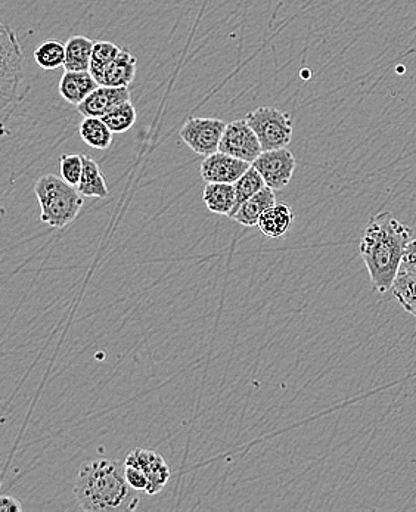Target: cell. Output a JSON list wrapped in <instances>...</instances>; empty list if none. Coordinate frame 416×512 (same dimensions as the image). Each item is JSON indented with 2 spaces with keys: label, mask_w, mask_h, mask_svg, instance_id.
<instances>
[{
  "label": "cell",
  "mask_w": 416,
  "mask_h": 512,
  "mask_svg": "<svg viewBox=\"0 0 416 512\" xmlns=\"http://www.w3.org/2000/svg\"><path fill=\"white\" fill-rule=\"evenodd\" d=\"M412 235L414 231L388 211L375 214L369 220L360 240L359 251L377 293L391 291Z\"/></svg>",
  "instance_id": "1"
},
{
  "label": "cell",
  "mask_w": 416,
  "mask_h": 512,
  "mask_svg": "<svg viewBox=\"0 0 416 512\" xmlns=\"http://www.w3.org/2000/svg\"><path fill=\"white\" fill-rule=\"evenodd\" d=\"M127 483L126 464L113 459L86 462L77 474L74 495L85 511L135 510L139 499Z\"/></svg>",
  "instance_id": "2"
},
{
  "label": "cell",
  "mask_w": 416,
  "mask_h": 512,
  "mask_svg": "<svg viewBox=\"0 0 416 512\" xmlns=\"http://www.w3.org/2000/svg\"><path fill=\"white\" fill-rule=\"evenodd\" d=\"M23 48L11 27L0 26V114L5 126L14 108L26 99L30 86L24 73Z\"/></svg>",
  "instance_id": "3"
},
{
  "label": "cell",
  "mask_w": 416,
  "mask_h": 512,
  "mask_svg": "<svg viewBox=\"0 0 416 512\" xmlns=\"http://www.w3.org/2000/svg\"><path fill=\"white\" fill-rule=\"evenodd\" d=\"M34 194L39 200L40 220L51 228L61 229L77 219L83 207V195L55 175H45L34 183Z\"/></svg>",
  "instance_id": "4"
},
{
  "label": "cell",
  "mask_w": 416,
  "mask_h": 512,
  "mask_svg": "<svg viewBox=\"0 0 416 512\" xmlns=\"http://www.w3.org/2000/svg\"><path fill=\"white\" fill-rule=\"evenodd\" d=\"M256 132L263 151L287 148L293 139V119L285 111L273 107H260L245 117Z\"/></svg>",
  "instance_id": "5"
},
{
  "label": "cell",
  "mask_w": 416,
  "mask_h": 512,
  "mask_svg": "<svg viewBox=\"0 0 416 512\" xmlns=\"http://www.w3.org/2000/svg\"><path fill=\"white\" fill-rule=\"evenodd\" d=\"M226 126L228 124L219 119L191 117L183 124L180 138L195 154L208 157L219 151Z\"/></svg>",
  "instance_id": "6"
},
{
  "label": "cell",
  "mask_w": 416,
  "mask_h": 512,
  "mask_svg": "<svg viewBox=\"0 0 416 512\" xmlns=\"http://www.w3.org/2000/svg\"><path fill=\"white\" fill-rule=\"evenodd\" d=\"M251 166L265 179L266 186L279 191L288 186L296 172L297 161L287 148L263 151Z\"/></svg>",
  "instance_id": "7"
},
{
  "label": "cell",
  "mask_w": 416,
  "mask_h": 512,
  "mask_svg": "<svg viewBox=\"0 0 416 512\" xmlns=\"http://www.w3.org/2000/svg\"><path fill=\"white\" fill-rule=\"evenodd\" d=\"M219 151L253 164L263 148L247 120H235L226 126Z\"/></svg>",
  "instance_id": "8"
},
{
  "label": "cell",
  "mask_w": 416,
  "mask_h": 512,
  "mask_svg": "<svg viewBox=\"0 0 416 512\" xmlns=\"http://www.w3.org/2000/svg\"><path fill=\"white\" fill-rule=\"evenodd\" d=\"M126 465L139 468L148 477V495H157L166 487L170 480V468L166 459L160 453L147 451V449H135L127 455Z\"/></svg>",
  "instance_id": "9"
},
{
  "label": "cell",
  "mask_w": 416,
  "mask_h": 512,
  "mask_svg": "<svg viewBox=\"0 0 416 512\" xmlns=\"http://www.w3.org/2000/svg\"><path fill=\"white\" fill-rule=\"evenodd\" d=\"M250 167L251 163H247V161L217 151L204 158L201 163V176L206 182L232 183L234 185Z\"/></svg>",
  "instance_id": "10"
},
{
  "label": "cell",
  "mask_w": 416,
  "mask_h": 512,
  "mask_svg": "<svg viewBox=\"0 0 416 512\" xmlns=\"http://www.w3.org/2000/svg\"><path fill=\"white\" fill-rule=\"evenodd\" d=\"M130 101L129 88H114V86L99 85L82 104L77 107V111L83 117H102L110 113L114 107Z\"/></svg>",
  "instance_id": "11"
},
{
  "label": "cell",
  "mask_w": 416,
  "mask_h": 512,
  "mask_svg": "<svg viewBox=\"0 0 416 512\" xmlns=\"http://www.w3.org/2000/svg\"><path fill=\"white\" fill-rule=\"evenodd\" d=\"M98 86L99 83L90 71H65L58 91L68 104L79 107Z\"/></svg>",
  "instance_id": "12"
},
{
  "label": "cell",
  "mask_w": 416,
  "mask_h": 512,
  "mask_svg": "<svg viewBox=\"0 0 416 512\" xmlns=\"http://www.w3.org/2000/svg\"><path fill=\"white\" fill-rule=\"evenodd\" d=\"M136 67H138V61L135 55L129 49H121L119 57L105 70L99 85L129 88L135 80Z\"/></svg>",
  "instance_id": "13"
},
{
  "label": "cell",
  "mask_w": 416,
  "mask_h": 512,
  "mask_svg": "<svg viewBox=\"0 0 416 512\" xmlns=\"http://www.w3.org/2000/svg\"><path fill=\"white\" fill-rule=\"evenodd\" d=\"M276 204L275 189L263 188L262 191L257 192L254 197L250 200L245 201L241 207H239L237 213L232 216V220L238 222L239 225L247 226V228H254L259 223L260 216L265 213L270 207Z\"/></svg>",
  "instance_id": "14"
},
{
  "label": "cell",
  "mask_w": 416,
  "mask_h": 512,
  "mask_svg": "<svg viewBox=\"0 0 416 512\" xmlns=\"http://www.w3.org/2000/svg\"><path fill=\"white\" fill-rule=\"evenodd\" d=\"M294 223V211L288 204L276 203L260 216L257 228L269 238H281L290 231Z\"/></svg>",
  "instance_id": "15"
},
{
  "label": "cell",
  "mask_w": 416,
  "mask_h": 512,
  "mask_svg": "<svg viewBox=\"0 0 416 512\" xmlns=\"http://www.w3.org/2000/svg\"><path fill=\"white\" fill-rule=\"evenodd\" d=\"M203 201L211 213L229 217L235 207V186L232 183L207 182Z\"/></svg>",
  "instance_id": "16"
},
{
  "label": "cell",
  "mask_w": 416,
  "mask_h": 512,
  "mask_svg": "<svg viewBox=\"0 0 416 512\" xmlns=\"http://www.w3.org/2000/svg\"><path fill=\"white\" fill-rule=\"evenodd\" d=\"M82 157L83 175L77 185L80 194L89 198H107L110 195V188L102 175L101 167L90 155H82Z\"/></svg>",
  "instance_id": "17"
},
{
  "label": "cell",
  "mask_w": 416,
  "mask_h": 512,
  "mask_svg": "<svg viewBox=\"0 0 416 512\" xmlns=\"http://www.w3.org/2000/svg\"><path fill=\"white\" fill-rule=\"evenodd\" d=\"M95 42L86 36H73L65 43V71H90Z\"/></svg>",
  "instance_id": "18"
},
{
  "label": "cell",
  "mask_w": 416,
  "mask_h": 512,
  "mask_svg": "<svg viewBox=\"0 0 416 512\" xmlns=\"http://www.w3.org/2000/svg\"><path fill=\"white\" fill-rule=\"evenodd\" d=\"M79 132L83 141L95 150H108L113 144L114 133L99 117H83Z\"/></svg>",
  "instance_id": "19"
},
{
  "label": "cell",
  "mask_w": 416,
  "mask_h": 512,
  "mask_svg": "<svg viewBox=\"0 0 416 512\" xmlns=\"http://www.w3.org/2000/svg\"><path fill=\"white\" fill-rule=\"evenodd\" d=\"M391 291L400 306L416 318V272L402 266L394 279Z\"/></svg>",
  "instance_id": "20"
},
{
  "label": "cell",
  "mask_w": 416,
  "mask_h": 512,
  "mask_svg": "<svg viewBox=\"0 0 416 512\" xmlns=\"http://www.w3.org/2000/svg\"><path fill=\"white\" fill-rule=\"evenodd\" d=\"M235 186V207L231 213L234 216L237 213L239 207L245 203V201L250 200L251 197L257 194V192L262 191L263 188H266L265 179L262 178L259 172L254 169L253 166L238 179L237 182L234 183Z\"/></svg>",
  "instance_id": "21"
},
{
  "label": "cell",
  "mask_w": 416,
  "mask_h": 512,
  "mask_svg": "<svg viewBox=\"0 0 416 512\" xmlns=\"http://www.w3.org/2000/svg\"><path fill=\"white\" fill-rule=\"evenodd\" d=\"M121 49L116 43L101 40L93 46L92 62H90V73L95 77L96 82H101L105 70L110 67L111 62L119 57Z\"/></svg>",
  "instance_id": "22"
},
{
  "label": "cell",
  "mask_w": 416,
  "mask_h": 512,
  "mask_svg": "<svg viewBox=\"0 0 416 512\" xmlns=\"http://www.w3.org/2000/svg\"><path fill=\"white\" fill-rule=\"evenodd\" d=\"M34 60L43 70H57L65 64V45L58 40H46L34 51Z\"/></svg>",
  "instance_id": "23"
},
{
  "label": "cell",
  "mask_w": 416,
  "mask_h": 512,
  "mask_svg": "<svg viewBox=\"0 0 416 512\" xmlns=\"http://www.w3.org/2000/svg\"><path fill=\"white\" fill-rule=\"evenodd\" d=\"M136 119H138V114H136L135 107L130 101L117 105L110 113L102 117V120L107 123L113 133H124L132 129L135 126Z\"/></svg>",
  "instance_id": "24"
},
{
  "label": "cell",
  "mask_w": 416,
  "mask_h": 512,
  "mask_svg": "<svg viewBox=\"0 0 416 512\" xmlns=\"http://www.w3.org/2000/svg\"><path fill=\"white\" fill-rule=\"evenodd\" d=\"M61 178L71 186L79 185L83 175V157L79 154H64L60 160Z\"/></svg>",
  "instance_id": "25"
},
{
  "label": "cell",
  "mask_w": 416,
  "mask_h": 512,
  "mask_svg": "<svg viewBox=\"0 0 416 512\" xmlns=\"http://www.w3.org/2000/svg\"><path fill=\"white\" fill-rule=\"evenodd\" d=\"M126 480L136 492H141V490L142 492H147L148 477L139 468L126 465Z\"/></svg>",
  "instance_id": "26"
},
{
  "label": "cell",
  "mask_w": 416,
  "mask_h": 512,
  "mask_svg": "<svg viewBox=\"0 0 416 512\" xmlns=\"http://www.w3.org/2000/svg\"><path fill=\"white\" fill-rule=\"evenodd\" d=\"M21 511H23V507H21V504L17 499L12 498V496H2V498H0V512Z\"/></svg>",
  "instance_id": "27"
},
{
  "label": "cell",
  "mask_w": 416,
  "mask_h": 512,
  "mask_svg": "<svg viewBox=\"0 0 416 512\" xmlns=\"http://www.w3.org/2000/svg\"><path fill=\"white\" fill-rule=\"evenodd\" d=\"M409 260H416V238L409 242L408 248H406L405 259H403V262H409Z\"/></svg>",
  "instance_id": "28"
},
{
  "label": "cell",
  "mask_w": 416,
  "mask_h": 512,
  "mask_svg": "<svg viewBox=\"0 0 416 512\" xmlns=\"http://www.w3.org/2000/svg\"><path fill=\"white\" fill-rule=\"evenodd\" d=\"M403 268L409 269V271L416 272V260H409V262L402 263Z\"/></svg>",
  "instance_id": "29"
}]
</instances>
